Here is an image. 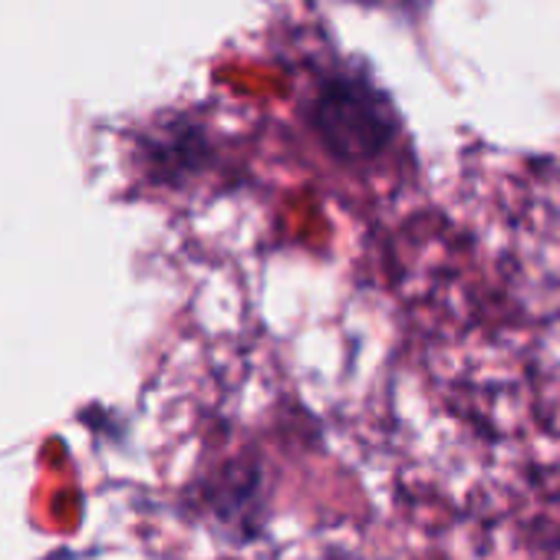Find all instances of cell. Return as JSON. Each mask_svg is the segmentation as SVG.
Masks as SVG:
<instances>
[{
	"instance_id": "6da1fadb",
	"label": "cell",
	"mask_w": 560,
	"mask_h": 560,
	"mask_svg": "<svg viewBox=\"0 0 560 560\" xmlns=\"http://www.w3.org/2000/svg\"><path fill=\"white\" fill-rule=\"evenodd\" d=\"M317 129L340 159H370L389 145L393 113L370 83L330 80L317 100Z\"/></svg>"
}]
</instances>
